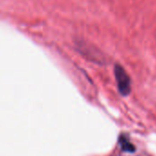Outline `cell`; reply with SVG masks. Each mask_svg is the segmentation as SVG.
<instances>
[{
  "label": "cell",
  "mask_w": 156,
  "mask_h": 156,
  "mask_svg": "<svg viewBox=\"0 0 156 156\" xmlns=\"http://www.w3.org/2000/svg\"><path fill=\"white\" fill-rule=\"evenodd\" d=\"M114 73L119 93L122 96H128L131 91V83L127 72L121 65L116 64L114 67Z\"/></svg>",
  "instance_id": "cell-1"
},
{
  "label": "cell",
  "mask_w": 156,
  "mask_h": 156,
  "mask_svg": "<svg viewBox=\"0 0 156 156\" xmlns=\"http://www.w3.org/2000/svg\"><path fill=\"white\" fill-rule=\"evenodd\" d=\"M119 145H120V148L121 150H123L124 151H128V152H134L135 151V147L134 145L129 141V138L124 136V135H121L119 140Z\"/></svg>",
  "instance_id": "cell-2"
}]
</instances>
